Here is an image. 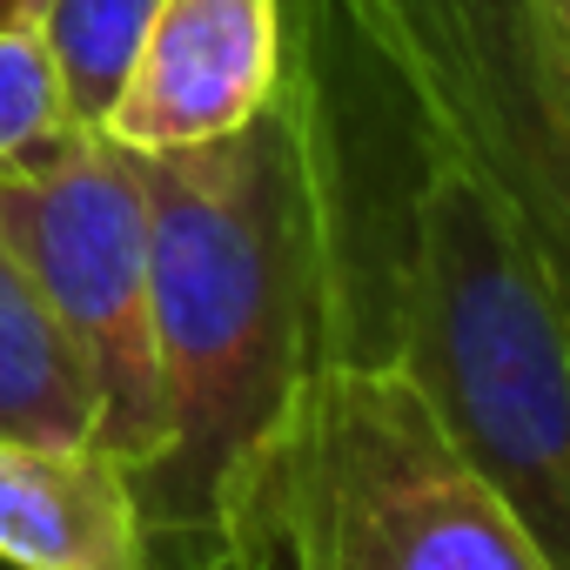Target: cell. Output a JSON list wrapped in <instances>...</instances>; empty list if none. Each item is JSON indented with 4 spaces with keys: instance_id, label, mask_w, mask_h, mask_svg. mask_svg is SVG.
Listing matches in <instances>:
<instances>
[{
    "instance_id": "6da1fadb",
    "label": "cell",
    "mask_w": 570,
    "mask_h": 570,
    "mask_svg": "<svg viewBox=\"0 0 570 570\" xmlns=\"http://www.w3.org/2000/svg\"><path fill=\"white\" fill-rule=\"evenodd\" d=\"M323 202V356L403 370L570 570V309L476 155L343 0L289 21Z\"/></svg>"
},
{
    "instance_id": "7a4b0ae2",
    "label": "cell",
    "mask_w": 570,
    "mask_h": 570,
    "mask_svg": "<svg viewBox=\"0 0 570 570\" xmlns=\"http://www.w3.org/2000/svg\"><path fill=\"white\" fill-rule=\"evenodd\" d=\"M135 161L161 450L128 483L155 570H222L242 490L323 363V202L296 68L235 135Z\"/></svg>"
},
{
    "instance_id": "3957f363",
    "label": "cell",
    "mask_w": 570,
    "mask_h": 570,
    "mask_svg": "<svg viewBox=\"0 0 570 570\" xmlns=\"http://www.w3.org/2000/svg\"><path fill=\"white\" fill-rule=\"evenodd\" d=\"M222 570H557L517 497L390 363L323 356L255 463Z\"/></svg>"
},
{
    "instance_id": "277c9868",
    "label": "cell",
    "mask_w": 570,
    "mask_h": 570,
    "mask_svg": "<svg viewBox=\"0 0 570 570\" xmlns=\"http://www.w3.org/2000/svg\"><path fill=\"white\" fill-rule=\"evenodd\" d=\"M0 242L95 383V443L135 476L161 450L141 161L101 128H61L0 161Z\"/></svg>"
},
{
    "instance_id": "5b68a950",
    "label": "cell",
    "mask_w": 570,
    "mask_h": 570,
    "mask_svg": "<svg viewBox=\"0 0 570 570\" xmlns=\"http://www.w3.org/2000/svg\"><path fill=\"white\" fill-rule=\"evenodd\" d=\"M390 75L476 155L570 309V61L537 0H343Z\"/></svg>"
},
{
    "instance_id": "8992f818",
    "label": "cell",
    "mask_w": 570,
    "mask_h": 570,
    "mask_svg": "<svg viewBox=\"0 0 570 570\" xmlns=\"http://www.w3.org/2000/svg\"><path fill=\"white\" fill-rule=\"evenodd\" d=\"M289 68V0H161L101 115L135 155L202 148L255 121Z\"/></svg>"
},
{
    "instance_id": "52a82bcc",
    "label": "cell",
    "mask_w": 570,
    "mask_h": 570,
    "mask_svg": "<svg viewBox=\"0 0 570 570\" xmlns=\"http://www.w3.org/2000/svg\"><path fill=\"white\" fill-rule=\"evenodd\" d=\"M0 570H155L128 470L101 443L0 436Z\"/></svg>"
},
{
    "instance_id": "ba28073f",
    "label": "cell",
    "mask_w": 570,
    "mask_h": 570,
    "mask_svg": "<svg viewBox=\"0 0 570 570\" xmlns=\"http://www.w3.org/2000/svg\"><path fill=\"white\" fill-rule=\"evenodd\" d=\"M0 436L95 443V383L0 242Z\"/></svg>"
},
{
    "instance_id": "9c48e42d",
    "label": "cell",
    "mask_w": 570,
    "mask_h": 570,
    "mask_svg": "<svg viewBox=\"0 0 570 570\" xmlns=\"http://www.w3.org/2000/svg\"><path fill=\"white\" fill-rule=\"evenodd\" d=\"M155 8L161 0H41L35 28L61 68V95H68L75 128H101Z\"/></svg>"
},
{
    "instance_id": "30bf717a",
    "label": "cell",
    "mask_w": 570,
    "mask_h": 570,
    "mask_svg": "<svg viewBox=\"0 0 570 570\" xmlns=\"http://www.w3.org/2000/svg\"><path fill=\"white\" fill-rule=\"evenodd\" d=\"M61 128H75V121H68L61 68H55L41 28L35 21H0V161L41 148Z\"/></svg>"
},
{
    "instance_id": "8fae6325",
    "label": "cell",
    "mask_w": 570,
    "mask_h": 570,
    "mask_svg": "<svg viewBox=\"0 0 570 570\" xmlns=\"http://www.w3.org/2000/svg\"><path fill=\"white\" fill-rule=\"evenodd\" d=\"M537 14H543L550 41H557V48H563V61H570V0H537Z\"/></svg>"
},
{
    "instance_id": "7c38bea8",
    "label": "cell",
    "mask_w": 570,
    "mask_h": 570,
    "mask_svg": "<svg viewBox=\"0 0 570 570\" xmlns=\"http://www.w3.org/2000/svg\"><path fill=\"white\" fill-rule=\"evenodd\" d=\"M41 0H0V21H35Z\"/></svg>"
}]
</instances>
